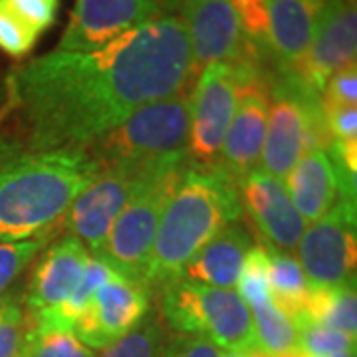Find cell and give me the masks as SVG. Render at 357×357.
<instances>
[{"label": "cell", "instance_id": "obj_1", "mask_svg": "<svg viewBox=\"0 0 357 357\" xmlns=\"http://www.w3.org/2000/svg\"><path fill=\"white\" fill-rule=\"evenodd\" d=\"M192 56L181 16L163 14L98 50H54L6 79V112L36 151L88 149L147 103L191 88Z\"/></svg>", "mask_w": 357, "mask_h": 357}, {"label": "cell", "instance_id": "obj_2", "mask_svg": "<svg viewBox=\"0 0 357 357\" xmlns=\"http://www.w3.org/2000/svg\"><path fill=\"white\" fill-rule=\"evenodd\" d=\"M96 173L84 149L36 151L0 139V244L58 232Z\"/></svg>", "mask_w": 357, "mask_h": 357}, {"label": "cell", "instance_id": "obj_3", "mask_svg": "<svg viewBox=\"0 0 357 357\" xmlns=\"http://www.w3.org/2000/svg\"><path fill=\"white\" fill-rule=\"evenodd\" d=\"M243 217L238 187L217 167L187 163L159 218L145 272V288L163 290L220 230Z\"/></svg>", "mask_w": 357, "mask_h": 357}, {"label": "cell", "instance_id": "obj_4", "mask_svg": "<svg viewBox=\"0 0 357 357\" xmlns=\"http://www.w3.org/2000/svg\"><path fill=\"white\" fill-rule=\"evenodd\" d=\"M191 93L192 88H187L165 100L143 105L84 151L98 169L145 167L169 157L187 155Z\"/></svg>", "mask_w": 357, "mask_h": 357}, {"label": "cell", "instance_id": "obj_5", "mask_svg": "<svg viewBox=\"0 0 357 357\" xmlns=\"http://www.w3.org/2000/svg\"><path fill=\"white\" fill-rule=\"evenodd\" d=\"M161 292V318L171 330L199 335L222 351L255 354L250 310L234 290L175 280Z\"/></svg>", "mask_w": 357, "mask_h": 357}, {"label": "cell", "instance_id": "obj_6", "mask_svg": "<svg viewBox=\"0 0 357 357\" xmlns=\"http://www.w3.org/2000/svg\"><path fill=\"white\" fill-rule=\"evenodd\" d=\"M332 141L319 93L304 88L288 72H272L260 169L274 177L286 178L302 155L312 149L326 151Z\"/></svg>", "mask_w": 357, "mask_h": 357}, {"label": "cell", "instance_id": "obj_7", "mask_svg": "<svg viewBox=\"0 0 357 357\" xmlns=\"http://www.w3.org/2000/svg\"><path fill=\"white\" fill-rule=\"evenodd\" d=\"M187 163V155H177L157 163L109 230L96 260L112 268L123 280L145 288V272L159 218Z\"/></svg>", "mask_w": 357, "mask_h": 357}, {"label": "cell", "instance_id": "obj_8", "mask_svg": "<svg viewBox=\"0 0 357 357\" xmlns=\"http://www.w3.org/2000/svg\"><path fill=\"white\" fill-rule=\"evenodd\" d=\"M232 68L236 72V107L218 155L217 169L238 187V183L260 165L270 105V77L274 70L268 62Z\"/></svg>", "mask_w": 357, "mask_h": 357}, {"label": "cell", "instance_id": "obj_9", "mask_svg": "<svg viewBox=\"0 0 357 357\" xmlns=\"http://www.w3.org/2000/svg\"><path fill=\"white\" fill-rule=\"evenodd\" d=\"M157 163L145 167L98 169L93 181L77 195L76 201L68 208L60 227H64L68 234L77 238L88 248L89 256L96 258L102 252L105 238L117 217L128 206Z\"/></svg>", "mask_w": 357, "mask_h": 357}, {"label": "cell", "instance_id": "obj_10", "mask_svg": "<svg viewBox=\"0 0 357 357\" xmlns=\"http://www.w3.org/2000/svg\"><path fill=\"white\" fill-rule=\"evenodd\" d=\"M178 16L189 32L195 79L211 64L270 62L266 48L244 36L241 18L230 0H204Z\"/></svg>", "mask_w": 357, "mask_h": 357}, {"label": "cell", "instance_id": "obj_11", "mask_svg": "<svg viewBox=\"0 0 357 357\" xmlns=\"http://www.w3.org/2000/svg\"><path fill=\"white\" fill-rule=\"evenodd\" d=\"M356 203H340L312 222L298 243V262L307 284L333 288L356 282Z\"/></svg>", "mask_w": 357, "mask_h": 357}, {"label": "cell", "instance_id": "obj_12", "mask_svg": "<svg viewBox=\"0 0 357 357\" xmlns=\"http://www.w3.org/2000/svg\"><path fill=\"white\" fill-rule=\"evenodd\" d=\"M236 107V72L230 64H211L192 84L191 133L187 161L195 167H217L218 155Z\"/></svg>", "mask_w": 357, "mask_h": 357}, {"label": "cell", "instance_id": "obj_13", "mask_svg": "<svg viewBox=\"0 0 357 357\" xmlns=\"http://www.w3.org/2000/svg\"><path fill=\"white\" fill-rule=\"evenodd\" d=\"M357 8L356 0H330L319 18L314 38L302 60L286 70L304 88L321 93L326 82L347 64L356 62Z\"/></svg>", "mask_w": 357, "mask_h": 357}, {"label": "cell", "instance_id": "obj_14", "mask_svg": "<svg viewBox=\"0 0 357 357\" xmlns=\"http://www.w3.org/2000/svg\"><path fill=\"white\" fill-rule=\"evenodd\" d=\"M149 312L151 292L115 274L93 294L77 318L74 333L89 349H105L135 330Z\"/></svg>", "mask_w": 357, "mask_h": 357}, {"label": "cell", "instance_id": "obj_15", "mask_svg": "<svg viewBox=\"0 0 357 357\" xmlns=\"http://www.w3.org/2000/svg\"><path fill=\"white\" fill-rule=\"evenodd\" d=\"M238 195L260 244L292 255L306 230V220L296 211L284 181L256 167L238 183Z\"/></svg>", "mask_w": 357, "mask_h": 357}, {"label": "cell", "instance_id": "obj_16", "mask_svg": "<svg viewBox=\"0 0 357 357\" xmlns=\"http://www.w3.org/2000/svg\"><path fill=\"white\" fill-rule=\"evenodd\" d=\"M163 16L157 0H76L56 50H98L123 32Z\"/></svg>", "mask_w": 357, "mask_h": 357}, {"label": "cell", "instance_id": "obj_17", "mask_svg": "<svg viewBox=\"0 0 357 357\" xmlns=\"http://www.w3.org/2000/svg\"><path fill=\"white\" fill-rule=\"evenodd\" d=\"M286 189L306 222L330 215L340 203H356V175L335 165L324 149H312L286 175Z\"/></svg>", "mask_w": 357, "mask_h": 357}, {"label": "cell", "instance_id": "obj_18", "mask_svg": "<svg viewBox=\"0 0 357 357\" xmlns=\"http://www.w3.org/2000/svg\"><path fill=\"white\" fill-rule=\"evenodd\" d=\"M88 260V248L74 236L54 241L38 260L26 290L24 310L30 318L62 304L82 280Z\"/></svg>", "mask_w": 357, "mask_h": 357}, {"label": "cell", "instance_id": "obj_19", "mask_svg": "<svg viewBox=\"0 0 357 357\" xmlns=\"http://www.w3.org/2000/svg\"><path fill=\"white\" fill-rule=\"evenodd\" d=\"M330 0H268V58L274 72H286L306 54Z\"/></svg>", "mask_w": 357, "mask_h": 357}, {"label": "cell", "instance_id": "obj_20", "mask_svg": "<svg viewBox=\"0 0 357 357\" xmlns=\"http://www.w3.org/2000/svg\"><path fill=\"white\" fill-rule=\"evenodd\" d=\"M252 246L250 232L243 225L232 222L192 256L183 268L178 280L232 290L241 276L244 258Z\"/></svg>", "mask_w": 357, "mask_h": 357}, {"label": "cell", "instance_id": "obj_21", "mask_svg": "<svg viewBox=\"0 0 357 357\" xmlns=\"http://www.w3.org/2000/svg\"><path fill=\"white\" fill-rule=\"evenodd\" d=\"M270 262V296L274 304L280 307L284 314H288L290 319L304 316L306 300L310 294V284L306 274L300 266L298 258H294L290 252H282L276 248L264 246Z\"/></svg>", "mask_w": 357, "mask_h": 357}, {"label": "cell", "instance_id": "obj_22", "mask_svg": "<svg viewBox=\"0 0 357 357\" xmlns=\"http://www.w3.org/2000/svg\"><path fill=\"white\" fill-rule=\"evenodd\" d=\"M304 316L316 324L356 337L357 333V296L356 282L333 286V288H312L306 300Z\"/></svg>", "mask_w": 357, "mask_h": 357}, {"label": "cell", "instance_id": "obj_23", "mask_svg": "<svg viewBox=\"0 0 357 357\" xmlns=\"http://www.w3.org/2000/svg\"><path fill=\"white\" fill-rule=\"evenodd\" d=\"M252 316L256 349L264 356L280 357L298 354V332L288 314L270 298L262 304L248 307Z\"/></svg>", "mask_w": 357, "mask_h": 357}, {"label": "cell", "instance_id": "obj_24", "mask_svg": "<svg viewBox=\"0 0 357 357\" xmlns=\"http://www.w3.org/2000/svg\"><path fill=\"white\" fill-rule=\"evenodd\" d=\"M167 340L169 335L163 321L157 314L149 312L135 330L107 345L96 357H161Z\"/></svg>", "mask_w": 357, "mask_h": 357}, {"label": "cell", "instance_id": "obj_25", "mask_svg": "<svg viewBox=\"0 0 357 357\" xmlns=\"http://www.w3.org/2000/svg\"><path fill=\"white\" fill-rule=\"evenodd\" d=\"M18 357H96V351L82 344L70 330L30 324Z\"/></svg>", "mask_w": 357, "mask_h": 357}, {"label": "cell", "instance_id": "obj_26", "mask_svg": "<svg viewBox=\"0 0 357 357\" xmlns=\"http://www.w3.org/2000/svg\"><path fill=\"white\" fill-rule=\"evenodd\" d=\"M298 332V354L307 357H328L333 354L356 351V337L312 321L306 316L294 319Z\"/></svg>", "mask_w": 357, "mask_h": 357}, {"label": "cell", "instance_id": "obj_27", "mask_svg": "<svg viewBox=\"0 0 357 357\" xmlns=\"http://www.w3.org/2000/svg\"><path fill=\"white\" fill-rule=\"evenodd\" d=\"M270 262H268V252L262 244L252 246L248 255L244 258L243 270L238 276V296L244 300L248 307L262 304L270 300Z\"/></svg>", "mask_w": 357, "mask_h": 357}, {"label": "cell", "instance_id": "obj_28", "mask_svg": "<svg viewBox=\"0 0 357 357\" xmlns=\"http://www.w3.org/2000/svg\"><path fill=\"white\" fill-rule=\"evenodd\" d=\"M56 232H48L30 241L0 244V298L8 292L13 284L36 256L50 244Z\"/></svg>", "mask_w": 357, "mask_h": 357}, {"label": "cell", "instance_id": "obj_29", "mask_svg": "<svg viewBox=\"0 0 357 357\" xmlns=\"http://www.w3.org/2000/svg\"><path fill=\"white\" fill-rule=\"evenodd\" d=\"M30 321L20 298L6 292L0 298V357H18Z\"/></svg>", "mask_w": 357, "mask_h": 357}, {"label": "cell", "instance_id": "obj_30", "mask_svg": "<svg viewBox=\"0 0 357 357\" xmlns=\"http://www.w3.org/2000/svg\"><path fill=\"white\" fill-rule=\"evenodd\" d=\"M38 36L10 0H0V50L13 58H24L34 48Z\"/></svg>", "mask_w": 357, "mask_h": 357}, {"label": "cell", "instance_id": "obj_31", "mask_svg": "<svg viewBox=\"0 0 357 357\" xmlns=\"http://www.w3.org/2000/svg\"><path fill=\"white\" fill-rule=\"evenodd\" d=\"M321 109L328 107H357V66L347 64L337 70L319 93Z\"/></svg>", "mask_w": 357, "mask_h": 357}, {"label": "cell", "instance_id": "obj_32", "mask_svg": "<svg viewBox=\"0 0 357 357\" xmlns=\"http://www.w3.org/2000/svg\"><path fill=\"white\" fill-rule=\"evenodd\" d=\"M241 18L244 36L268 50V0H230Z\"/></svg>", "mask_w": 357, "mask_h": 357}, {"label": "cell", "instance_id": "obj_33", "mask_svg": "<svg viewBox=\"0 0 357 357\" xmlns=\"http://www.w3.org/2000/svg\"><path fill=\"white\" fill-rule=\"evenodd\" d=\"M161 357H222V349L199 335L178 333L167 340Z\"/></svg>", "mask_w": 357, "mask_h": 357}, {"label": "cell", "instance_id": "obj_34", "mask_svg": "<svg viewBox=\"0 0 357 357\" xmlns=\"http://www.w3.org/2000/svg\"><path fill=\"white\" fill-rule=\"evenodd\" d=\"M18 14L32 26L38 34L48 30L56 22L58 0H10Z\"/></svg>", "mask_w": 357, "mask_h": 357}, {"label": "cell", "instance_id": "obj_35", "mask_svg": "<svg viewBox=\"0 0 357 357\" xmlns=\"http://www.w3.org/2000/svg\"><path fill=\"white\" fill-rule=\"evenodd\" d=\"M326 128L335 141L357 139V107H328L321 109Z\"/></svg>", "mask_w": 357, "mask_h": 357}, {"label": "cell", "instance_id": "obj_36", "mask_svg": "<svg viewBox=\"0 0 357 357\" xmlns=\"http://www.w3.org/2000/svg\"><path fill=\"white\" fill-rule=\"evenodd\" d=\"M157 2H159V6H161V13L165 10V13L169 14H181L185 8H191V6L199 4V2H204V0H157Z\"/></svg>", "mask_w": 357, "mask_h": 357}, {"label": "cell", "instance_id": "obj_37", "mask_svg": "<svg viewBox=\"0 0 357 357\" xmlns=\"http://www.w3.org/2000/svg\"><path fill=\"white\" fill-rule=\"evenodd\" d=\"M298 357H307L304 354H298ZM328 357H356V351H345V354H333V356H328Z\"/></svg>", "mask_w": 357, "mask_h": 357}, {"label": "cell", "instance_id": "obj_38", "mask_svg": "<svg viewBox=\"0 0 357 357\" xmlns=\"http://www.w3.org/2000/svg\"><path fill=\"white\" fill-rule=\"evenodd\" d=\"M248 357H272V356H264L260 351H255V354H248ZM280 357H298V354H290V356H280Z\"/></svg>", "mask_w": 357, "mask_h": 357}, {"label": "cell", "instance_id": "obj_39", "mask_svg": "<svg viewBox=\"0 0 357 357\" xmlns=\"http://www.w3.org/2000/svg\"><path fill=\"white\" fill-rule=\"evenodd\" d=\"M222 357H248V354H234V351H222Z\"/></svg>", "mask_w": 357, "mask_h": 357}]
</instances>
